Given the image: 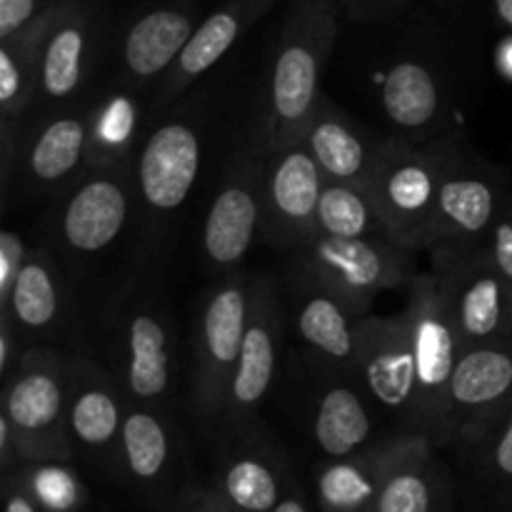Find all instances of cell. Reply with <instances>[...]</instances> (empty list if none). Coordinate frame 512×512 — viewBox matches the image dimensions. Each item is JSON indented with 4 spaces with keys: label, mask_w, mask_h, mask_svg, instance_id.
<instances>
[{
    "label": "cell",
    "mask_w": 512,
    "mask_h": 512,
    "mask_svg": "<svg viewBox=\"0 0 512 512\" xmlns=\"http://www.w3.org/2000/svg\"><path fill=\"white\" fill-rule=\"evenodd\" d=\"M340 33L338 0H290L275 43L255 133L265 155L303 138L323 98V75Z\"/></svg>",
    "instance_id": "6da1fadb"
},
{
    "label": "cell",
    "mask_w": 512,
    "mask_h": 512,
    "mask_svg": "<svg viewBox=\"0 0 512 512\" xmlns=\"http://www.w3.org/2000/svg\"><path fill=\"white\" fill-rule=\"evenodd\" d=\"M458 145V135H440L425 143L400 135L385 138L383 153L365 185L393 243L418 253L425 250L440 188Z\"/></svg>",
    "instance_id": "7a4b0ae2"
},
{
    "label": "cell",
    "mask_w": 512,
    "mask_h": 512,
    "mask_svg": "<svg viewBox=\"0 0 512 512\" xmlns=\"http://www.w3.org/2000/svg\"><path fill=\"white\" fill-rule=\"evenodd\" d=\"M73 358L75 353L55 345H28L13 373L3 380L0 415L13 430L20 465L78 458L68 433Z\"/></svg>",
    "instance_id": "3957f363"
},
{
    "label": "cell",
    "mask_w": 512,
    "mask_h": 512,
    "mask_svg": "<svg viewBox=\"0 0 512 512\" xmlns=\"http://www.w3.org/2000/svg\"><path fill=\"white\" fill-rule=\"evenodd\" d=\"M103 365L130 403L165 408L175 380V338L163 293L133 285L115 300L108 313Z\"/></svg>",
    "instance_id": "277c9868"
},
{
    "label": "cell",
    "mask_w": 512,
    "mask_h": 512,
    "mask_svg": "<svg viewBox=\"0 0 512 512\" xmlns=\"http://www.w3.org/2000/svg\"><path fill=\"white\" fill-rule=\"evenodd\" d=\"M405 318L410 323L418 378L413 433L425 435L435 448L453 443L450 430V383L460 358V340L445 305L438 273H418L408 285Z\"/></svg>",
    "instance_id": "5b68a950"
},
{
    "label": "cell",
    "mask_w": 512,
    "mask_h": 512,
    "mask_svg": "<svg viewBox=\"0 0 512 512\" xmlns=\"http://www.w3.org/2000/svg\"><path fill=\"white\" fill-rule=\"evenodd\" d=\"M505 198L508 190L503 175L460 143L445 173L425 245V253L433 260V273H448L483 253Z\"/></svg>",
    "instance_id": "8992f818"
},
{
    "label": "cell",
    "mask_w": 512,
    "mask_h": 512,
    "mask_svg": "<svg viewBox=\"0 0 512 512\" xmlns=\"http://www.w3.org/2000/svg\"><path fill=\"white\" fill-rule=\"evenodd\" d=\"M253 275L230 273L205 295L193 340V410L205 428H223L230 383L238 368Z\"/></svg>",
    "instance_id": "52a82bcc"
},
{
    "label": "cell",
    "mask_w": 512,
    "mask_h": 512,
    "mask_svg": "<svg viewBox=\"0 0 512 512\" xmlns=\"http://www.w3.org/2000/svg\"><path fill=\"white\" fill-rule=\"evenodd\" d=\"M415 255L418 250L403 248L388 238L345 240L313 235L298 250L295 270L328 285L355 310L368 315L380 293L413 283L418 275Z\"/></svg>",
    "instance_id": "ba28073f"
},
{
    "label": "cell",
    "mask_w": 512,
    "mask_h": 512,
    "mask_svg": "<svg viewBox=\"0 0 512 512\" xmlns=\"http://www.w3.org/2000/svg\"><path fill=\"white\" fill-rule=\"evenodd\" d=\"M133 168H90L55 200L50 233L63 255L85 263L108 253L128 228L133 210Z\"/></svg>",
    "instance_id": "9c48e42d"
},
{
    "label": "cell",
    "mask_w": 512,
    "mask_h": 512,
    "mask_svg": "<svg viewBox=\"0 0 512 512\" xmlns=\"http://www.w3.org/2000/svg\"><path fill=\"white\" fill-rule=\"evenodd\" d=\"M265 155L255 125L245 130L243 143L225 165L223 183L205 213L200 248L210 270L230 275L253 248L263 228Z\"/></svg>",
    "instance_id": "30bf717a"
},
{
    "label": "cell",
    "mask_w": 512,
    "mask_h": 512,
    "mask_svg": "<svg viewBox=\"0 0 512 512\" xmlns=\"http://www.w3.org/2000/svg\"><path fill=\"white\" fill-rule=\"evenodd\" d=\"M105 15V0H68L53 15L40 45L35 115L78 105L103 50Z\"/></svg>",
    "instance_id": "8fae6325"
},
{
    "label": "cell",
    "mask_w": 512,
    "mask_h": 512,
    "mask_svg": "<svg viewBox=\"0 0 512 512\" xmlns=\"http://www.w3.org/2000/svg\"><path fill=\"white\" fill-rule=\"evenodd\" d=\"M203 165V130L190 115L165 118L135 153V200L150 223L175 218L193 195Z\"/></svg>",
    "instance_id": "7c38bea8"
},
{
    "label": "cell",
    "mask_w": 512,
    "mask_h": 512,
    "mask_svg": "<svg viewBox=\"0 0 512 512\" xmlns=\"http://www.w3.org/2000/svg\"><path fill=\"white\" fill-rule=\"evenodd\" d=\"M283 338V303H280L278 280L273 275H253L248 325H245L243 348L230 383L220 430L258 423L255 415L278 373Z\"/></svg>",
    "instance_id": "4fadbf2b"
},
{
    "label": "cell",
    "mask_w": 512,
    "mask_h": 512,
    "mask_svg": "<svg viewBox=\"0 0 512 512\" xmlns=\"http://www.w3.org/2000/svg\"><path fill=\"white\" fill-rule=\"evenodd\" d=\"M183 440L158 405L128 403L120 435V483L133 488L158 512H168L185 488Z\"/></svg>",
    "instance_id": "5bb4252c"
},
{
    "label": "cell",
    "mask_w": 512,
    "mask_h": 512,
    "mask_svg": "<svg viewBox=\"0 0 512 512\" xmlns=\"http://www.w3.org/2000/svg\"><path fill=\"white\" fill-rule=\"evenodd\" d=\"M128 403V395L103 363L75 353L68 393L70 443L75 455H83L113 478H120V435Z\"/></svg>",
    "instance_id": "9a60e30c"
},
{
    "label": "cell",
    "mask_w": 512,
    "mask_h": 512,
    "mask_svg": "<svg viewBox=\"0 0 512 512\" xmlns=\"http://www.w3.org/2000/svg\"><path fill=\"white\" fill-rule=\"evenodd\" d=\"M325 180L328 178L303 140L270 153L263 175L260 235L275 248H303L315 235Z\"/></svg>",
    "instance_id": "2e32d148"
},
{
    "label": "cell",
    "mask_w": 512,
    "mask_h": 512,
    "mask_svg": "<svg viewBox=\"0 0 512 512\" xmlns=\"http://www.w3.org/2000/svg\"><path fill=\"white\" fill-rule=\"evenodd\" d=\"M370 398L400 420V430L413 433L418 378L410 323L405 313L365 315L358 328V368Z\"/></svg>",
    "instance_id": "e0dca14e"
},
{
    "label": "cell",
    "mask_w": 512,
    "mask_h": 512,
    "mask_svg": "<svg viewBox=\"0 0 512 512\" xmlns=\"http://www.w3.org/2000/svg\"><path fill=\"white\" fill-rule=\"evenodd\" d=\"M210 485L233 512H273L293 483L283 453L258 423L223 430Z\"/></svg>",
    "instance_id": "ac0fdd59"
},
{
    "label": "cell",
    "mask_w": 512,
    "mask_h": 512,
    "mask_svg": "<svg viewBox=\"0 0 512 512\" xmlns=\"http://www.w3.org/2000/svg\"><path fill=\"white\" fill-rule=\"evenodd\" d=\"M90 108H70L38 113L20 125L15 168L30 193H63L88 170Z\"/></svg>",
    "instance_id": "d6986e66"
},
{
    "label": "cell",
    "mask_w": 512,
    "mask_h": 512,
    "mask_svg": "<svg viewBox=\"0 0 512 512\" xmlns=\"http://www.w3.org/2000/svg\"><path fill=\"white\" fill-rule=\"evenodd\" d=\"M200 25L198 0H153L118 35V80L130 90L163 80Z\"/></svg>",
    "instance_id": "ffe728a7"
},
{
    "label": "cell",
    "mask_w": 512,
    "mask_h": 512,
    "mask_svg": "<svg viewBox=\"0 0 512 512\" xmlns=\"http://www.w3.org/2000/svg\"><path fill=\"white\" fill-rule=\"evenodd\" d=\"M512 403V338L460 350L450 383L453 443L470 445Z\"/></svg>",
    "instance_id": "44dd1931"
},
{
    "label": "cell",
    "mask_w": 512,
    "mask_h": 512,
    "mask_svg": "<svg viewBox=\"0 0 512 512\" xmlns=\"http://www.w3.org/2000/svg\"><path fill=\"white\" fill-rule=\"evenodd\" d=\"M438 275L460 350L512 338V280L505 278L483 253Z\"/></svg>",
    "instance_id": "7402d4cb"
},
{
    "label": "cell",
    "mask_w": 512,
    "mask_h": 512,
    "mask_svg": "<svg viewBox=\"0 0 512 512\" xmlns=\"http://www.w3.org/2000/svg\"><path fill=\"white\" fill-rule=\"evenodd\" d=\"M293 325L305 348L328 368L355 373L358 368V328L365 318L343 295L293 270L290 278Z\"/></svg>",
    "instance_id": "603a6c76"
},
{
    "label": "cell",
    "mask_w": 512,
    "mask_h": 512,
    "mask_svg": "<svg viewBox=\"0 0 512 512\" xmlns=\"http://www.w3.org/2000/svg\"><path fill=\"white\" fill-rule=\"evenodd\" d=\"M20 330L25 340H58L68 345L73 325V295L70 278L60 268L58 255L48 248H30L8 303L0 308Z\"/></svg>",
    "instance_id": "cb8c5ba5"
},
{
    "label": "cell",
    "mask_w": 512,
    "mask_h": 512,
    "mask_svg": "<svg viewBox=\"0 0 512 512\" xmlns=\"http://www.w3.org/2000/svg\"><path fill=\"white\" fill-rule=\"evenodd\" d=\"M278 3L280 0H225L208 18L200 20L193 38L158 83V108L175 103L195 80L208 75L230 53V48Z\"/></svg>",
    "instance_id": "d4e9b609"
},
{
    "label": "cell",
    "mask_w": 512,
    "mask_h": 512,
    "mask_svg": "<svg viewBox=\"0 0 512 512\" xmlns=\"http://www.w3.org/2000/svg\"><path fill=\"white\" fill-rule=\"evenodd\" d=\"M425 435L400 433L383 440L363 453L338 460H323L315 468V498L323 512H373L385 478L393 465Z\"/></svg>",
    "instance_id": "484cf974"
},
{
    "label": "cell",
    "mask_w": 512,
    "mask_h": 512,
    "mask_svg": "<svg viewBox=\"0 0 512 512\" xmlns=\"http://www.w3.org/2000/svg\"><path fill=\"white\" fill-rule=\"evenodd\" d=\"M380 105L400 138L425 143L440 138L445 90L440 75L420 58H400L385 70Z\"/></svg>",
    "instance_id": "4316f807"
},
{
    "label": "cell",
    "mask_w": 512,
    "mask_h": 512,
    "mask_svg": "<svg viewBox=\"0 0 512 512\" xmlns=\"http://www.w3.org/2000/svg\"><path fill=\"white\" fill-rule=\"evenodd\" d=\"M300 140L318 160L325 178L343 183H368L385 145V138L368 133L325 95Z\"/></svg>",
    "instance_id": "83f0119b"
},
{
    "label": "cell",
    "mask_w": 512,
    "mask_h": 512,
    "mask_svg": "<svg viewBox=\"0 0 512 512\" xmlns=\"http://www.w3.org/2000/svg\"><path fill=\"white\" fill-rule=\"evenodd\" d=\"M438 450L428 438H418L388 473L373 512H450L453 483Z\"/></svg>",
    "instance_id": "f1b7e54d"
},
{
    "label": "cell",
    "mask_w": 512,
    "mask_h": 512,
    "mask_svg": "<svg viewBox=\"0 0 512 512\" xmlns=\"http://www.w3.org/2000/svg\"><path fill=\"white\" fill-rule=\"evenodd\" d=\"M378 440H383L378 438V425L358 390L345 383H330L315 395L313 443L323 460L363 453Z\"/></svg>",
    "instance_id": "f546056e"
},
{
    "label": "cell",
    "mask_w": 512,
    "mask_h": 512,
    "mask_svg": "<svg viewBox=\"0 0 512 512\" xmlns=\"http://www.w3.org/2000/svg\"><path fill=\"white\" fill-rule=\"evenodd\" d=\"M475 508L512 512V403L475 443L463 445Z\"/></svg>",
    "instance_id": "4dcf8cb0"
},
{
    "label": "cell",
    "mask_w": 512,
    "mask_h": 512,
    "mask_svg": "<svg viewBox=\"0 0 512 512\" xmlns=\"http://www.w3.org/2000/svg\"><path fill=\"white\" fill-rule=\"evenodd\" d=\"M58 10L40 18L38 23L28 25L13 38L0 40V120L23 123L25 115L33 113L40 45H43L45 30Z\"/></svg>",
    "instance_id": "1f68e13d"
},
{
    "label": "cell",
    "mask_w": 512,
    "mask_h": 512,
    "mask_svg": "<svg viewBox=\"0 0 512 512\" xmlns=\"http://www.w3.org/2000/svg\"><path fill=\"white\" fill-rule=\"evenodd\" d=\"M140 148V103L135 90L120 85L90 108V168L130 165Z\"/></svg>",
    "instance_id": "d6a6232c"
},
{
    "label": "cell",
    "mask_w": 512,
    "mask_h": 512,
    "mask_svg": "<svg viewBox=\"0 0 512 512\" xmlns=\"http://www.w3.org/2000/svg\"><path fill=\"white\" fill-rule=\"evenodd\" d=\"M315 235L345 240L388 238L368 185L343 183V180H325L318 218H315Z\"/></svg>",
    "instance_id": "836d02e7"
},
{
    "label": "cell",
    "mask_w": 512,
    "mask_h": 512,
    "mask_svg": "<svg viewBox=\"0 0 512 512\" xmlns=\"http://www.w3.org/2000/svg\"><path fill=\"white\" fill-rule=\"evenodd\" d=\"M13 473L23 480L25 488L38 498V503L48 512L88 510V488L80 480V475L70 468V460L23 463Z\"/></svg>",
    "instance_id": "e575fe53"
},
{
    "label": "cell",
    "mask_w": 512,
    "mask_h": 512,
    "mask_svg": "<svg viewBox=\"0 0 512 512\" xmlns=\"http://www.w3.org/2000/svg\"><path fill=\"white\" fill-rule=\"evenodd\" d=\"M68 0H0V40L13 38Z\"/></svg>",
    "instance_id": "d590c367"
},
{
    "label": "cell",
    "mask_w": 512,
    "mask_h": 512,
    "mask_svg": "<svg viewBox=\"0 0 512 512\" xmlns=\"http://www.w3.org/2000/svg\"><path fill=\"white\" fill-rule=\"evenodd\" d=\"M483 255L505 278L512 280V193H508V198H505L503 210H500L498 220H495L493 230H490Z\"/></svg>",
    "instance_id": "8d00e7d4"
},
{
    "label": "cell",
    "mask_w": 512,
    "mask_h": 512,
    "mask_svg": "<svg viewBox=\"0 0 512 512\" xmlns=\"http://www.w3.org/2000/svg\"><path fill=\"white\" fill-rule=\"evenodd\" d=\"M28 250L30 248L18 233H13V230L0 233V308L8 303L10 290H13L20 268L28 258Z\"/></svg>",
    "instance_id": "74e56055"
},
{
    "label": "cell",
    "mask_w": 512,
    "mask_h": 512,
    "mask_svg": "<svg viewBox=\"0 0 512 512\" xmlns=\"http://www.w3.org/2000/svg\"><path fill=\"white\" fill-rule=\"evenodd\" d=\"M168 512H225V505L213 485L190 478L185 488L175 495Z\"/></svg>",
    "instance_id": "f35d334b"
},
{
    "label": "cell",
    "mask_w": 512,
    "mask_h": 512,
    "mask_svg": "<svg viewBox=\"0 0 512 512\" xmlns=\"http://www.w3.org/2000/svg\"><path fill=\"white\" fill-rule=\"evenodd\" d=\"M408 3L410 0H338L340 10L350 20H358V23H373V20L390 18V15L400 13Z\"/></svg>",
    "instance_id": "ab89813d"
},
{
    "label": "cell",
    "mask_w": 512,
    "mask_h": 512,
    "mask_svg": "<svg viewBox=\"0 0 512 512\" xmlns=\"http://www.w3.org/2000/svg\"><path fill=\"white\" fill-rule=\"evenodd\" d=\"M25 338L20 335V330L15 328L13 320L5 313H0V378H8L15 370V365L20 363L25 353Z\"/></svg>",
    "instance_id": "60d3db41"
},
{
    "label": "cell",
    "mask_w": 512,
    "mask_h": 512,
    "mask_svg": "<svg viewBox=\"0 0 512 512\" xmlns=\"http://www.w3.org/2000/svg\"><path fill=\"white\" fill-rule=\"evenodd\" d=\"M5 512H48L15 473L3 475Z\"/></svg>",
    "instance_id": "b9f144b4"
},
{
    "label": "cell",
    "mask_w": 512,
    "mask_h": 512,
    "mask_svg": "<svg viewBox=\"0 0 512 512\" xmlns=\"http://www.w3.org/2000/svg\"><path fill=\"white\" fill-rule=\"evenodd\" d=\"M273 512H310L308 508V498H305L303 488H300L298 483H290V488L285 490L283 500H280L278 505H275Z\"/></svg>",
    "instance_id": "7bdbcfd3"
},
{
    "label": "cell",
    "mask_w": 512,
    "mask_h": 512,
    "mask_svg": "<svg viewBox=\"0 0 512 512\" xmlns=\"http://www.w3.org/2000/svg\"><path fill=\"white\" fill-rule=\"evenodd\" d=\"M498 68L503 70L508 78H512V35L508 40H503L498 48Z\"/></svg>",
    "instance_id": "ee69618b"
},
{
    "label": "cell",
    "mask_w": 512,
    "mask_h": 512,
    "mask_svg": "<svg viewBox=\"0 0 512 512\" xmlns=\"http://www.w3.org/2000/svg\"><path fill=\"white\" fill-rule=\"evenodd\" d=\"M493 5L500 23H503L508 30H512V0H493Z\"/></svg>",
    "instance_id": "f6af8a7d"
},
{
    "label": "cell",
    "mask_w": 512,
    "mask_h": 512,
    "mask_svg": "<svg viewBox=\"0 0 512 512\" xmlns=\"http://www.w3.org/2000/svg\"><path fill=\"white\" fill-rule=\"evenodd\" d=\"M510 313H512V293H510Z\"/></svg>",
    "instance_id": "bcb514c9"
},
{
    "label": "cell",
    "mask_w": 512,
    "mask_h": 512,
    "mask_svg": "<svg viewBox=\"0 0 512 512\" xmlns=\"http://www.w3.org/2000/svg\"><path fill=\"white\" fill-rule=\"evenodd\" d=\"M225 512H233V510H228V508H225Z\"/></svg>",
    "instance_id": "7dc6e473"
}]
</instances>
